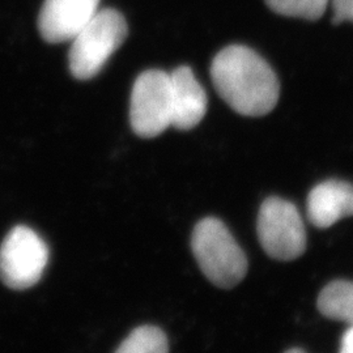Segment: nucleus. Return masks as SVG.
I'll list each match as a JSON object with an SVG mask.
<instances>
[{
    "label": "nucleus",
    "mask_w": 353,
    "mask_h": 353,
    "mask_svg": "<svg viewBox=\"0 0 353 353\" xmlns=\"http://www.w3.org/2000/svg\"><path fill=\"white\" fill-rule=\"evenodd\" d=\"M318 309L327 318L353 326V281L330 283L318 297Z\"/></svg>",
    "instance_id": "10"
},
{
    "label": "nucleus",
    "mask_w": 353,
    "mask_h": 353,
    "mask_svg": "<svg viewBox=\"0 0 353 353\" xmlns=\"http://www.w3.org/2000/svg\"><path fill=\"white\" fill-rule=\"evenodd\" d=\"M130 122L140 138L151 139L172 126L170 74L148 70L137 79L130 103Z\"/></svg>",
    "instance_id": "6"
},
{
    "label": "nucleus",
    "mask_w": 353,
    "mask_h": 353,
    "mask_svg": "<svg viewBox=\"0 0 353 353\" xmlns=\"http://www.w3.org/2000/svg\"><path fill=\"white\" fill-rule=\"evenodd\" d=\"M353 216V185L330 179L316 185L307 196V217L316 228H330Z\"/></svg>",
    "instance_id": "9"
},
{
    "label": "nucleus",
    "mask_w": 353,
    "mask_h": 353,
    "mask_svg": "<svg viewBox=\"0 0 353 353\" xmlns=\"http://www.w3.org/2000/svg\"><path fill=\"white\" fill-rule=\"evenodd\" d=\"M115 353H169L168 338L159 327L140 326L127 336Z\"/></svg>",
    "instance_id": "11"
},
{
    "label": "nucleus",
    "mask_w": 353,
    "mask_h": 353,
    "mask_svg": "<svg viewBox=\"0 0 353 353\" xmlns=\"http://www.w3.org/2000/svg\"><path fill=\"white\" fill-rule=\"evenodd\" d=\"M100 0H45L38 29L49 43L72 41L99 11Z\"/></svg>",
    "instance_id": "7"
},
{
    "label": "nucleus",
    "mask_w": 353,
    "mask_h": 353,
    "mask_svg": "<svg viewBox=\"0 0 353 353\" xmlns=\"http://www.w3.org/2000/svg\"><path fill=\"white\" fill-rule=\"evenodd\" d=\"M211 76L220 97L241 115L263 117L278 103V76L248 46L232 45L220 51L211 65Z\"/></svg>",
    "instance_id": "1"
},
{
    "label": "nucleus",
    "mask_w": 353,
    "mask_h": 353,
    "mask_svg": "<svg viewBox=\"0 0 353 353\" xmlns=\"http://www.w3.org/2000/svg\"><path fill=\"white\" fill-rule=\"evenodd\" d=\"M48 262L46 242L33 229L17 225L0 246V280L11 290H28L41 280Z\"/></svg>",
    "instance_id": "4"
},
{
    "label": "nucleus",
    "mask_w": 353,
    "mask_h": 353,
    "mask_svg": "<svg viewBox=\"0 0 353 353\" xmlns=\"http://www.w3.org/2000/svg\"><path fill=\"white\" fill-rule=\"evenodd\" d=\"M172 81V126L188 131L201 123L207 112V93L192 70L181 65L170 74Z\"/></svg>",
    "instance_id": "8"
},
{
    "label": "nucleus",
    "mask_w": 353,
    "mask_h": 353,
    "mask_svg": "<svg viewBox=\"0 0 353 353\" xmlns=\"http://www.w3.org/2000/svg\"><path fill=\"white\" fill-rule=\"evenodd\" d=\"M126 37L127 23L123 14L113 8L99 10L72 39L68 55L72 76L77 80H90L99 75Z\"/></svg>",
    "instance_id": "3"
},
{
    "label": "nucleus",
    "mask_w": 353,
    "mask_h": 353,
    "mask_svg": "<svg viewBox=\"0 0 353 353\" xmlns=\"http://www.w3.org/2000/svg\"><path fill=\"white\" fill-rule=\"evenodd\" d=\"M285 353H305L301 350H299V348H292L290 351H287Z\"/></svg>",
    "instance_id": "15"
},
{
    "label": "nucleus",
    "mask_w": 353,
    "mask_h": 353,
    "mask_svg": "<svg viewBox=\"0 0 353 353\" xmlns=\"http://www.w3.org/2000/svg\"><path fill=\"white\" fill-rule=\"evenodd\" d=\"M339 353H353V326H350L341 338Z\"/></svg>",
    "instance_id": "14"
},
{
    "label": "nucleus",
    "mask_w": 353,
    "mask_h": 353,
    "mask_svg": "<svg viewBox=\"0 0 353 353\" xmlns=\"http://www.w3.org/2000/svg\"><path fill=\"white\" fill-rule=\"evenodd\" d=\"M191 249L203 274L216 287L233 288L246 276V255L220 220H201L194 228Z\"/></svg>",
    "instance_id": "2"
},
{
    "label": "nucleus",
    "mask_w": 353,
    "mask_h": 353,
    "mask_svg": "<svg viewBox=\"0 0 353 353\" xmlns=\"http://www.w3.org/2000/svg\"><path fill=\"white\" fill-rule=\"evenodd\" d=\"M258 239L271 258L293 261L306 249L303 217L293 203L278 196L265 199L256 221Z\"/></svg>",
    "instance_id": "5"
},
{
    "label": "nucleus",
    "mask_w": 353,
    "mask_h": 353,
    "mask_svg": "<svg viewBox=\"0 0 353 353\" xmlns=\"http://www.w3.org/2000/svg\"><path fill=\"white\" fill-rule=\"evenodd\" d=\"M334 24H341L344 21L353 23V0H332Z\"/></svg>",
    "instance_id": "13"
},
{
    "label": "nucleus",
    "mask_w": 353,
    "mask_h": 353,
    "mask_svg": "<svg viewBox=\"0 0 353 353\" xmlns=\"http://www.w3.org/2000/svg\"><path fill=\"white\" fill-rule=\"evenodd\" d=\"M265 3L279 14L316 21L326 12L328 0H265Z\"/></svg>",
    "instance_id": "12"
}]
</instances>
